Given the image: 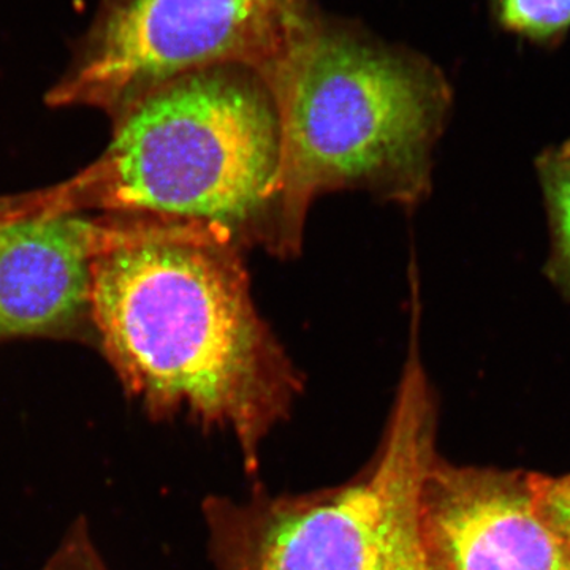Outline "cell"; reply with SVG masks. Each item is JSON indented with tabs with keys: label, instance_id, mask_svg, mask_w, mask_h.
Listing matches in <instances>:
<instances>
[{
	"label": "cell",
	"instance_id": "ba28073f",
	"mask_svg": "<svg viewBox=\"0 0 570 570\" xmlns=\"http://www.w3.org/2000/svg\"><path fill=\"white\" fill-rule=\"evenodd\" d=\"M384 485L370 478L313 504L273 513L258 531L246 570H374Z\"/></svg>",
	"mask_w": 570,
	"mask_h": 570
},
{
	"label": "cell",
	"instance_id": "4fadbf2b",
	"mask_svg": "<svg viewBox=\"0 0 570 570\" xmlns=\"http://www.w3.org/2000/svg\"><path fill=\"white\" fill-rule=\"evenodd\" d=\"M59 209V189L51 193L21 195V197L0 198V224L14 217L28 216L41 212Z\"/></svg>",
	"mask_w": 570,
	"mask_h": 570
},
{
	"label": "cell",
	"instance_id": "7a4b0ae2",
	"mask_svg": "<svg viewBox=\"0 0 570 570\" xmlns=\"http://www.w3.org/2000/svg\"><path fill=\"white\" fill-rule=\"evenodd\" d=\"M269 91L281 124L284 258L302 253L321 195L365 190L414 209L431 194L453 91L425 56L321 13Z\"/></svg>",
	"mask_w": 570,
	"mask_h": 570
},
{
	"label": "cell",
	"instance_id": "7c38bea8",
	"mask_svg": "<svg viewBox=\"0 0 570 570\" xmlns=\"http://www.w3.org/2000/svg\"><path fill=\"white\" fill-rule=\"evenodd\" d=\"M47 570H110L91 540H80L63 549Z\"/></svg>",
	"mask_w": 570,
	"mask_h": 570
},
{
	"label": "cell",
	"instance_id": "30bf717a",
	"mask_svg": "<svg viewBox=\"0 0 570 570\" xmlns=\"http://www.w3.org/2000/svg\"><path fill=\"white\" fill-rule=\"evenodd\" d=\"M494 22L521 40L554 47L570 32V0H487Z\"/></svg>",
	"mask_w": 570,
	"mask_h": 570
},
{
	"label": "cell",
	"instance_id": "3957f363",
	"mask_svg": "<svg viewBox=\"0 0 570 570\" xmlns=\"http://www.w3.org/2000/svg\"><path fill=\"white\" fill-rule=\"evenodd\" d=\"M281 124L273 92L242 66L189 71L116 116L99 163L67 183L71 209L193 220L284 258Z\"/></svg>",
	"mask_w": 570,
	"mask_h": 570
},
{
	"label": "cell",
	"instance_id": "8992f818",
	"mask_svg": "<svg viewBox=\"0 0 570 570\" xmlns=\"http://www.w3.org/2000/svg\"><path fill=\"white\" fill-rule=\"evenodd\" d=\"M112 223L41 212L0 224V340L66 332L91 314Z\"/></svg>",
	"mask_w": 570,
	"mask_h": 570
},
{
	"label": "cell",
	"instance_id": "5b68a950",
	"mask_svg": "<svg viewBox=\"0 0 570 570\" xmlns=\"http://www.w3.org/2000/svg\"><path fill=\"white\" fill-rule=\"evenodd\" d=\"M423 528L445 570H570V547L540 515L530 472L431 461Z\"/></svg>",
	"mask_w": 570,
	"mask_h": 570
},
{
	"label": "cell",
	"instance_id": "277c9868",
	"mask_svg": "<svg viewBox=\"0 0 570 570\" xmlns=\"http://www.w3.org/2000/svg\"><path fill=\"white\" fill-rule=\"evenodd\" d=\"M321 17L316 0H99L52 107L118 116L189 71L242 66L276 80Z\"/></svg>",
	"mask_w": 570,
	"mask_h": 570
},
{
	"label": "cell",
	"instance_id": "9c48e42d",
	"mask_svg": "<svg viewBox=\"0 0 570 570\" xmlns=\"http://www.w3.org/2000/svg\"><path fill=\"white\" fill-rule=\"evenodd\" d=\"M534 170L546 206L550 254L543 275L570 303V138L547 146L535 156Z\"/></svg>",
	"mask_w": 570,
	"mask_h": 570
},
{
	"label": "cell",
	"instance_id": "52a82bcc",
	"mask_svg": "<svg viewBox=\"0 0 570 570\" xmlns=\"http://www.w3.org/2000/svg\"><path fill=\"white\" fill-rule=\"evenodd\" d=\"M436 404L417 346H409L403 382L377 468L384 485L374 570H445L425 534L422 489L434 460Z\"/></svg>",
	"mask_w": 570,
	"mask_h": 570
},
{
	"label": "cell",
	"instance_id": "6da1fadb",
	"mask_svg": "<svg viewBox=\"0 0 570 570\" xmlns=\"http://www.w3.org/2000/svg\"><path fill=\"white\" fill-rule=\"evenodd\" d=\"M243 250L204 223L115 220L91 316L124 389L151 414L189 412L254 452L299 379L258 314Z\"/></svg>",
	"mask_w": 570,
	"mask_h": 570
},
{
	"label": "cell",
	"instance_id": "8fae6325",
	"mask_svg": "<svg viewBox=\"0 0 570 570\" xmlns=\"http://www.w3.org/2000/svg\"><path fill=\"white\" fill-rule=\"evenodd\" d=\"M530 482L540 515L570 547V472L558 478L530 472Z\"/></svg>",
	"mask_w": 570,
	"mask_h": 570
}]
</instances>
